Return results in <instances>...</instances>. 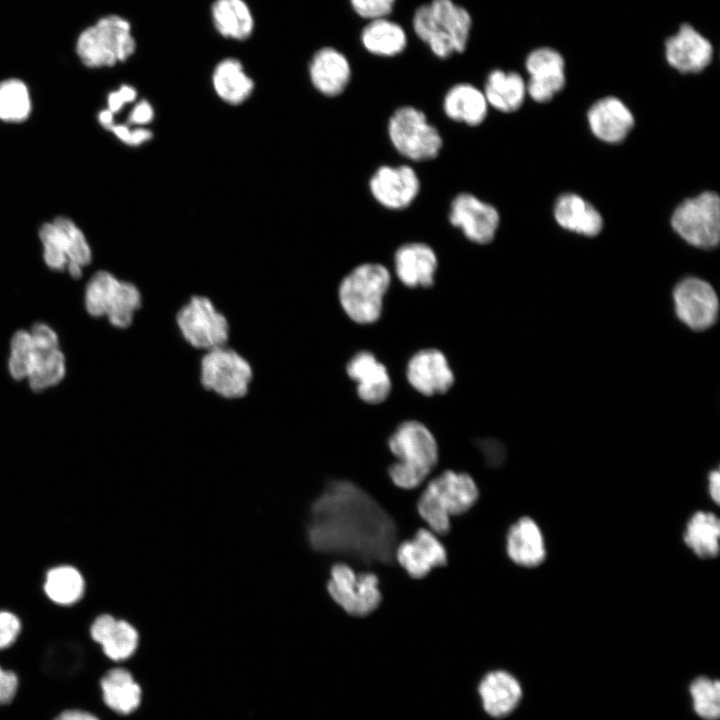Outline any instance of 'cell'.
Listing matches in <instances>:
<instances>
[{
    "label": "cell",
    "mask_w": 720,
    "mask_h": 720,
    "mask_svg": "<svg viewBox=\"0 0 720 720\" xmlns=\"http://www.w3.org/2000/svg\"><path fill=\"white\" fill-rule=\"evenodd\" d=\"M107 130L129 146H139L152 138V132L146 127H133L127 123L114 122Z\"/></svg>",
    "instance_id": "b9f144b4"
},
{
    "label": "cell",
    "mask_w": 720,
    "mask_h": 720,
    "mask_svg": "<svg viewBox=\"0 0 720 720\" xmlns=\"http://www.w3.org/2000/svg\"><path fill=\"white\" fill-rule=\"evenodd\" d=\"M114 114L107 108L98 113L97 119L100 125L106 130L115 122Z\"/></svg>",
    "instance_id": "f907efd6"
},
{
    "label": "cell",
    "mask_w": 720,
    "mask_h": 720,
    "mask_svg": "<svg viewBox=\"0 0 720 720\" xmlns=\"http://www.w3.org/2000/svg\"><path fill=\"white\" fill-rule=\"evenodd\" d=\"M368 187L380 206L400 211L416 200L421 182L417 172L408 164L381 165L371 175Z\"/></svg>",
    "instance_id": "9a60e30c"
},
{
    "label": "cell",
    "mask_w": 720,
    "mask_h": 720,
    "mask_svg": "<svg viewBox=\"0 0 720 720\" xmlns=\"http://www.w3.org/2000/svg\"><path fill=\"white\" fill-rule=\"evenodd\" d=\"M708 491L712 500L718 504L720 499V472L712 470L708 476Z\"/></svg>",
    "instance_id": "c3c4849f"
},
{
    "label": "cell",
    "mask_w": 720,
    "mask_h": 720,
    "mask_svg": "<svg viewBox=\"0 0 720 720\" xmlns=\"http://www.w3.org/2000/svg\"><path fill=\"white\" fill-rule=\"evenodd\" d=\"M397 461L388 468L392 482L404 489L419 486L438 462V446L432 432L421 422L400 423L388 439Z\"/></svg>",
    "instance_id": "7a4b0ae2"
},
{
    "label": "cell",
    "mask_w": 720,
    "mask_h": 720,
    "mask_svg": "<svg viewBox=\"0 0 720 720\" xmlns=\"http://www.w3.org/2000/svg\"><path fill=\"white\" fill-rule=\"evenodd\" d=\"M32 111V100L25 82L9 78L0 82V120L20 123L27 120Z\"/></svg>",
    "instance_id": "74e56055"
},
{
    "label": "cell",
    "mask_w": 720,
    "mask_h": 720,
    "mask_svg": "<svg viewBox=\"0 0 720 720\" xmlns=\"http://www.w3.org/2000/svg\"><path fill=\"white\" fill-rule=\"evenodd\" d=\"M387 134L393 148L414 162L435 159L443 147L441 133L419 108L403 105L388 119Z\"/></svg>",
    "instance_id": "ba28073f"
},
{
    "label": "cell",
    "mask_w": 720,
    "mask_h": 720,
    "mask_svg": "<svg viewBox=\"0 0 720 720\" xmlns=\"http://www.w3.org/2000/svg\"><path fill=\"white\" fill-rule=\"evenodd\" d=\"M346 372L357 382V394L365 403L380 404L389 396L392 383L387 368L370 351L354 354L346 365Z\"/></svg>",
    "instance_id": "603a6c76"
},
{
    "label": "cell",
    "mask_w": 720,
    "mask_h": 720,
    "mask_svg": "<svg viewBox=\"0 0 720 720\" xmlns=\"http://www.w3.org/2000/svg\"><path fill=\"white\" fill-rule=\"evenodd\" d=\"M486 101L492 108L511 113L518 110L526 95V83L517 72H505L500 69L491 71L482 90Z\"/></svg>",
    "instance_id": "1f68e13d"
},
{
    "label": "cell",
    "mask_w": 720,
    "mask_h": 720,
    "mask_svg": "<svg viewBox=\"0 0 720 720\" xmlns=\"http://www.w3.org/2000/svg\"><path fill=\"white\" fill-rule=\"evenodd\" d=\"M136 98V89L129 84H122L118 89L108 94L107 109L115 115L119 113L125 105L134 102Z\"/></svg>",
    "instance_id": "ee69618b"
},
{
    "label": "cell",
    "mask_w": 720,
    "mask_h": 720,
    "mask_svg": "<svg viewBox=\"0 0 720 720\" xmlns=\"http://www.w3.org/2000/svg\"><path fill=\"white\" fill-rule=\"evenodd\" d=\"M43 591L53 603L59 606H71L83 597L85 580L74 566L58 565L46 572Z\"/></svg>",
    "instance_id": "d590c367"
},
{
    "label": "cell",
    "mask_w": 720,
    "mask_h": 720,
    "mask_svg": "<svg viewBox=\"0 0 720 720\" xmlns=\"http://www.w3.org/2000/svg\"><path fill=\"white\" fill-rule=\"evenodd\" d=\"M84 303L91 316H105L112 326L128 328L142 305V295L133 283L100 270L86 285Z\"/></svg>",
    "instance_id": "8992f818"
},
{
    "label": "cell",
    "mask_w": 720,
    "mask_h": 720,
    "mask_svg": "<svg viewBox=\"0 0 720 720\" xmlns=\"http://www.w3.org/2000/svg\"><path fill=\"white\" fill-rule=\"evenodd\" d=\"M397 278L409 288H429L434 284L438 259L434 249L424 242H407L394 253Z\"/></svg>",
    "instance_id": "7402d4cb"
},
{
    "label": "cell",
    "mask_w": 720,
    "mask_h": 720,
    "mask_svg": "<svg viewBox=\"0 0 720 720\" xmlns=\"http://www.w3.org/2000/svg\"><path fill=\"white\" fill-rule=\"evenodd\" d=\"M176 325L183 339L196 349L208 351L229 341V321L207 296H191L177 311Z\"/></svg>",
    "instance_id": "30bf717a"
},
{
    "label": "cell",
    "mask_w": 720,
    "mask_h": 720,
    "mask_svg": "<svg viewBox=\"0 0 720 720\" xmlns=\"http://www.w3.org/2000/svg\"><path fill=\"white\" fill-rule=\"evenodd\" d=\"M506 551L517 565L535 567L546 555L545 542L538 524L530 517L519 518L508 530Z\"/></svg>",
    "instance_id": "f1b7e54d"
},
{
    "label": "cell",
    "mask_w": 720,
    "mask_h": 720,
    "mask_svg": "<svg viewBox=\"0 0 720 720\" xmlns=\"http://www.w3.org/2000/svg\"><path fill=\"white\" fill-rule=\"evenodd\" d=\"M394 558L413 578H422L433 567L445 566L448 561L445 547L426 528H419L411 540L397 544Z\"/></svg>",
    "instance_id": "d6986e66"
},
{
    "label": "cell",
    "mask_w": 720,
    "mask_h": 720,
    "mask_svg": "<svg viewBox=\"0 0 720 720\" xmlns=\"http://www.w3.org/2000/svg\"><path fill=\"white\" fill-rule=\"evenodd\" d=\"M720 523L711 512L694 513L684 532L685 544L700 558L710 559L719 552Z\"/></svg>",
    "instance_id": "8d00e7d4"
},
{
    "label": "cell",
    "mask_w": 720,
    "mask_h": 720,
    "mask_svg": "<svg viewBox=\"0 0 720 720\" xmlns=\"http://www.w3.org/2000/svg\"><path fill=\"white\" fill-rule=\"evenodd\" d=\"M429 7L435 23L433 35H448L454 44L455 52L462 53L466 49L472 28V18L468 10L452 0H432Z\"/></svg>",
    "instance_id": "d6a6232c"
},
{
    "label": "cell",
    "mask_w": 720,
    "mask_h": 720,
    "mask_svg": "<svg viewBox=\"0 0 720 720\" xmlns=\"http://www.w3.org/2000/svg\"><path fill=\"white\" fill-rule=\"evenodd\" d=\"M391 284L389 269L367 262L353 268L340 282L338 298L346 315L358 324L376 322L382 313L383 298Z\"/></svg>",
    "instance_id": "5b68a950"
},
{
    "label": "cell",
    "mask_w": 720,
    "mask_h": 720,
    "mask_svg": "<svg viewBox=\"0 0 720 720\" xmlns=\"http://www.w3.org/2000/svg\"><path fill=\"white\" fill-rule=\"evenodd\" d=\"M484 710L492 717L506 716L518 705L522 690L517 679L506 671H492L479 685Z\"/></svg>",
    "instance_id": "f546056e"
},
{
    "label": "cell",
    "mask_w": 720,
    "mask_h": 720,
    "mask_svg": "<svg viewBox=\"0 0 720 720\" xmlns=\"http://www.w3.org/2000/svg\"><path fill=\"white\" fill-rule=\"evenodd\" d=\"M448 220L472 243L485 245L493 241L500 223L498 210L470 192H460L452 199Z\"/></svg>",
    "instance_id": "4fadbf2b"
},
{
    "label": "cell",
    "mask_w": 720,
    "mask_h": 720,
    "mask_svg": "<svg viewBox=\"0 0 720 720\" xmlns=\"http://www.w3.org/2000/svg\"><path fill=\"white\" fill-rule=\"evenodd\" d=\"M209 19L215 33L228 41L246 42L255 31V16L246 0H213Z\"/></svg>",
    "instance_id": "cb8c5ba5"
},
{
    "label": "cell",
    "mask_w": 720,
    "mask_h": 720,
    "mask_svg": "<svg viewBox=\"0 0 720 720\" xmlns=\"http://www.w3.org/2000/svg\"><path fill=\"white\" fill-rule=\"evenodd\" d=\"M361 43L371 54L393 57L407 46V35L403 27L386 18L370 20L361 32Z\"/></svg>",
    "instance_id": "836d02e7"
},
{
    "label": "cell",
    "mask_w": 720,
    "mask_h": 720,
    "mask_svg": "<svg viewBox=\"0 0 720 720\" xmlns=\"http://www.w3.org/2000/svg\"><path fill=\"white\" fill-rule=\"evenodd\" d=\"M525 67L530 75L526 91L536 102H547L565 85L564 59L548 47H541L529 53Z\"/></svg>",
    "instance_id": "ac0fdd59"
},
{
    "label": "cell",
    "mask_w": 720,
    "mask_h": 720,
    "mask_svg": "<svg viewBox=\"0 0 720 720\" xmlns=\"http://www.w3.org/2000/svg\"><path fill=\"white\" fill-rule=\"evenodd\" d=\"M138 43L131 21L120 14H108L78 36L76 52L88 68L101 69L124 63L133 57Z\"/></svg>",
    "instance_id": "277c9868"
},
{
    "label": "cell",
    "mask_w": 720,
    "mask_h": 720,
    "mask_svg": "<svg viewBox=\"0 0 720 720\" xmlns=\"http://www.w3.org/2000/svg\"><path fill=\"white\" fill-rule=\"evenodd\" d=\"M43 259L52 270L66 271L74 278L82 276L91 263L92 251L80 227L69 217L57 216L39 230Z\"/></svg>",
    "instance_id": "52a82bcc"
},
{
    "label": "cell",
    "mask_w": 720,
    "mask_h": 720,
    "mask_svg": "<svg viewBox=\"0 0 720 720\" xmlns=\"http://www.w3.org/2000/svg\"><path fill=\"white\" fill-rule=\"evenodd\" d=\"M312 86L326 97L342 94L350 83L352 69L348 58L338 49L324 46L316 50L308 63Z\"/></svg>",
    "instance_id": "44dd1931"
},
{
    "label": "cell",
    "mask_w": 720,
    "mask_h": 720,
    "mask_svg": "<svg viewBox=\"0 0 720 720\" xmlns=\"http://www.w3.org/2000/svg\"><path fill=\"white\" fill-rule=\"evenodd\" d=\"M665 57L669 65L679 72L698 73L710 64L713 46L690 24H683L666 40Z\"/></svg>",
    "instance_id": "ffe728a7"
},
{
    "label": "cell",
    "mask_w": 720,
    "mask_h": 720,
    "mask_svg": "<svg viewBox=\"0 0 720 720\" xmlns=\"http://www.w3.org/2000/svg\"><path fill=\"white\" fill-rule=\"evenodd\" d=\"M695 712L705 720H716L720 715V685L718 680L699 677L690 685Z\"/></svg>",
    "instance_id": "f35d334b"
},
{
    "label": "cell",
    "mask_w": 720,
    "mask_h": 720,
    "mask_svg": "<svg viewBox=\"0 0 720 720\" xmlns=\"http://www.w3.org/2000/svg\"><path fill=\"white\" fill-rule=\"evenodd\" d=\"M34 353L27 377L30 388L42 392L59 384L66 373V363L56 332L47 324L36 323L30 329Z\"/></svg>",
    "instance_id": "2e32d148"
},
{
    "label": "cell",
    "mask_w": 720,
    "mask_h": 720,
    "mask_svg": "<svg viewBox=\"0 0 720 720\" xmlns=\"http://www.w3.org/2000/svg\"><path fill=\"white\" fill-rule=\"evenodd\" d=\"M406 377L409 384L425 396L446 393L455 381L446 356L434 348L419 350L409 359Z\"/></svg>",
    "instance_id": "e0dca14e"
},
{
    "label": "cell",
    "mask_w": 720,
    "mask_h": 720,
    "mask_svg": "<svg viewBox=\"0 0 720 720\" xmlns=\"http://www.w3.org/2000/svg\"><path fill=\"white\" fill-rule=\"evenodd\" d=\"M673 229L689 244L710 249L720 239V200L714 192L682 202L671 219Z\"/></svg>",
    "instance_id": "8fae6325"
},
{
    "label": "cell",
    "mask_w": 720,
    "mask_h": 720,
    "mask_svg": "<svg viewBox=\"0 0 720 720\" xmlns=\"http://www.w3.org/2000/svg\"><path fill=\"white\" fill-rule=\"evenodd\" d=\"M34 353V343L30 331L18 330L10 342L8 369L15 380L27 379Z\"/></svg>",
    "instance_id": "ab89813d"
},
{
    "label": "cell",
    "mask_w": 720,
    "mask_h": 720,
    "mask_svg": "<svg viewBox=\"0 0 720 720\" xmlns=\"http://www.w3.org/2000/svg\"><path fill=\"white\" fill-rule=\"evenodd\" d=\"M211 84L216 95L231 105L245 102L255 88V82L242 60L234 55L224 56L214 64Z\"/></svg>",
    "instance_id": "4316f807"
},
{
    "label": "cell",
    "mask_w": 720,
    "mask_h": 720,
    "mask_svg": "<svg viewBox=\"0 0 720 720\" xmlns=\"http://www.w3.org/2000/svg\"><path fill=\"white\" fill-rule=\"evenodd\" d=\"M153 116L154 111L151 104L147 100H140L131 109L127 124L133 127H144L152 121Z\"/></svg>",
    "instance_id": "f6af8a7d"
},
{
    "label": "cell",
    "mask_w": 720,
    "mask_h": 720,
    "mask_svg": "<svg viewBox=\"0 0 720 720\" xmlns=\"http://www.w3.org/2000/svg\"><path fill=\"white\" fill-rule=\"evenodd\" d=\"M90 636L102 647L104 654L114 661L132 656L139 641L138 632L132 624L110 614H101L93 620Z\"/></svg>",
    "instance_id": "d4e9b609"
},
{
    "label": "cell",
    "mask_w": 720,
    "mask_h": 720,
    "mask_svg": "<svg viewBox=\"0 0 720 720\" xmlns=\"http://www.w3.org/2000/svg\"><path fill=\"white\" fill-rule=\"evenodd\" d=\"M253 379V368L238 351L227 346L206 351L200 360V383L225 399L247 395Z\"/></svg>",
    "instance_id": "9c48e42d"
},
{
    "label": "cell",
    "mask_w": 720,
    "mask_h": 720,
    "mask_svg": "<svg viewBox=\"0 0 720 720\" xmlns=\"http://www.w3.org/2000/svg\"><path fill=\"white\" fill-rule=\"evenodd\" d=\"M379 579L372 572L356 574L343 562L330 569L327 590L331 598L349 615L362 617L372 613L382 601Z\"/></svg>",
    "instance_id": "7c38bea8"
},
{
    "label": "cell",
    "mask_w": 720,
    "mask_h": 720,
    "mask_svg": "<svg viewBox=\"0 0 720 720\" xmlns=\"http://www.w3.org/2000/svg\"><path fill=\"white\" fill-rule=\"evenodd\" d=\"M21 632L19 617L8 610H0V650L10 647Z\"/></svg>",
    "instance_id": "7bdbcfd3"
},
{
    "label": "cell",
    "mask_w": 720,
    "mask_h": 720,
    "mask_svg": "<svg viewBox=\"0 0 720 720\" xmlns=\"http://www.w3.org/2000/svg\"><path fill=\"white\" fill-rule=\"evenodd\" d=\"M593 134L608 143L624 140L634 125V117L626 105L616 97L595 102L587 114Z\"/></svg>",
    "instance_id": "484cf974"
},
{
    "label": "cell",
    "mask_w": 720,
    "mask_h": 720,
    "mask_svg": "<svg viewBox=\"0 0 720 720\" xmlns=\"http://www.w3.org/2000/svg\"><path fill=\"white\" fill-rule=\"evenodd\" d=\"M17 687L16 674L0 667V704H9L16 695Z\"/></svg>",
    "instance_id": "bcb514c9"
},
{
    "label": "cell",
    "mask_w": 720,
    "mask_h": 720,
    "mask_svg": "<svg viewBox=\"0 0 720 720\" xmlns=\"http://www.w3.org/2000/svg\"><path fill=\"white\" fill-rule=\"evenodd\" d=\"M395 1L396 0H349L356 14L369 21L386 18L392 12Z\"/></svg>",
    "instance_id": "60d3db41"
},
{
    "label": "cell",
    "mask_w": 720,
    "mask_h": 720,
    "mask_svg": "<svg viewBox=\"0 0 720 720\" xmlns=\"http://www.w3.org/2000/svg\"><path fill=\"white\" fill-rule=\"evenodd\" d=\"M478 497V487L469 474L445 470L427 483L416 507L432 531L446 535L451 527L450 516L469 510Z\"/></svg>",
    "instance_id": "3957f363"
},
{
    "label": "cell",
    "mask_w": 720,
    "mask_h": 720,
    "mask_svg": "<svg viewBox=\"0 0 720 720\" xmlns=\"http://www.w3.org/2000/svg\"><path fill=\"white\" fill-rule=\"evenodd\" d=\"M488 108L483 91L466 82L451 86L442 101L447 118L469 127L480 125L487 117Z\"/></svg>",
    "instance_id": "83f0119b"
},
{
    "label": "cell",
    "mask_w": 720,
    "mask_h": 720,
    "mask_svg": "<svg viewBox=\"0 0 720 720\" xmlns=\"http://www.w3.org/2000/svg\"><path fill=\"white\" fill-rule=\"evenodd\" d=\"M554 217L564 229L585 236L597 235L603 226L600 213L589 202L573 193L563 194L557 199Z\"/></svg>",
    "instance_id": "4dcf8cb0"
},
{
    "label": "cell",
    "mask_w": 720,
    "mask_h": 720,
    "mask_svg": "<svg viewBox=\"0 0 720 720\" xmlns=\"http://www.w3.org/2000/svg\"><path fill=\"white\" fill-rule=\"evenodd\" d=\"M55 720H99L96 716L81 710H67L56 717Z\"/></svg>",
    "instance_id": "681fc988"
},
{
    "label": "cell",
    "mask_w": 720,
    "mask_h": 720,
    "mask_svg": "<svg viewBox=\"0 0 720 720\" xmlns=\"http://www.w3.org/2000/svg\"><path fill=\"white\" fill-rule=\"evenodd\" d=\"M477 447L481 450L489 465L497 466L502 463L504 448L498 441L481 439L477 441Z\"/></svg>",
    "instance_id": "7dc6e473"
},
{
    "label": "cell",
    "mask_w": 720,
    "mask_h": 720,
    "mask_svg": "<svg viewBox=\"0 0 720 720\" xmlns=\"http://www.w3.org/2000/svg\"><path fill=\"white\" fill-rule=\"evenodd\" d=\"M306 536L313 550L363 564H391L397 526L365 490L349 480L327 482L310 506Z\"/></svg>",
    "instance_id": "6da1fadb"
},
{
    "label": "cell",
    "mask_w": 720,
    "mask_h": 720,
    "mask_svg": "<svg viewBox=\"0 0 720 720\" xmlns=\"http://www.w3.org/2000/svg\"><path fill=\"white\" fill-rule=\"evenodd\" d=\"M676 316L688 328L703 331L718 317L719 300L714 288L705 280L687 277L673 290Z\"/></svg>",
    "instance_id": "5bb4252c"
},
{
    "label": "cell",
    "mask_w": 720,
    "mask_h": 720,
    "mask_svg": "<svg viewBox=\"0 0 720 720\" xmlns=\"http://www.w3.org/2000/svg\"><path fill=\"white\" fill-rule=\"evenodd\" d=\"M105 704L119 714L133 712L141 701V688L123 668L109 670L100 681Z\"/></svg>",
    "instance_id": "e575fe53"
}]
</instances>
